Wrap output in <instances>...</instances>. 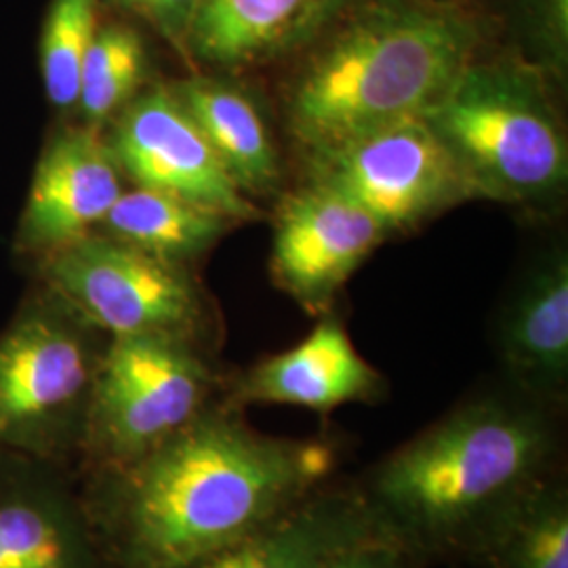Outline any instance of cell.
<instances>
[{"mask_svg":"<svg viewBox=\"0 0 568 568\" xmlns=\"http://www.w3.org/2000/svg\"><path fill=\"white\" fill-rule=\"evenodd\" d=\"M337 459L335 443L257 432L220 400L138 462L79 485L110 568H185L325 487Z\"/></svg>","mask_w":568,"mask_h":568,"instance_id":"cell-1","label":"cell"},{"mask_svg":"<svg viewBox=\"0 0 568 568\" xmlns=\"http://www.w3.org/2000/svg\"><path fill=\"white\" fill-rule=\"evenodd\" d=\"M554 408L478 394L389 450L352 485L379 539L419 562L474 560L532 488L560 471Z\"/></svg>","mask_w":568,"mask_h":568,"instance_id":"cell-2","label":"cell"},{"mask_svg":"<svg viewBox=\"0 0 568 568\" xmlns=\"http://www.w3.org/2000/svg\"><path fill=\"white\" fill-rule=\"evenodd\" d=\"M314 41L286 112L302 145L323 154L426 119L476 58L483 26L450 2L354 0Z\"/></svg>","mask_w":568,"mask_h":568,"instance_id":"cell-3","label":"cell"},{"mask_svg":"<svg viewBox=\"0 0 568 568\" xmlns=\"http://www.w3.org/2000/svg\"><path fill=\"white\" fill-rule=\"evenodd\" d=\"M426 122L478 199L544 203L565 190V126L544 70L528 61L474 58Z\"/></svg>","mask_w":568,"mask_h":568,"instance_id":"cell-4","label":"cell"},{"mask_svg":"<svg viewBox=\"0 0 568 568\" xmlns=\"http://www.w3.org/2000/svg\"><path fill=\"white\" fill-rule=\"evenodd\" d=\"M108 335L42 293L0 333V453L79 466Z\"/></svg>","mask_w":568,"mask_h":568,"instance_id":"cell-5","label":"cell"},{"mask_svg":"<svg viewBox=\"0 0 568 568\" xmlns=\"http://www.w3.org/2000/svg\"><path fill=\"white\" fill-rule=\"evenodd\" d=\"M220 389L204 345L164 335L110 337L77 474L138 462L220 403Z\"/></svg>","mask_w":568,"mask_h":568,"instance_id":"cell-6","label":"cell"},{"mask_svg":"<svg viewBox=\"0 0 568 568\" xmlns=\"http://www.w3.org/2000/svg\"><path fill=\"white\" fill-rule=\"evenodd\" d=\"M44 260V293L103 335H164L206 344L209 307L185 265L105 234H89Z\"/></svg>","mask_w":568,"mask_h":568,"instance_id":"cell-7","label":"cell"},{"mask_svg":"<svg viewBox=\"0 0 568 568\" xmlns=\"http://www.w3.org/2000/svg\"><path fill=\"white\" fill-rule=\"evenodd\" d=\"M312 182L325 183L363 206L387 232L478 199L426 119L312 154Z\"/></svg>","mask_w":568,"mask_h":568,"instance_id":"cell-8","label":"cell"},{"mask_svg":"<svg viewBox=\"0 0 568 568\" xmlns=\"http://www.w3.org/2000/svg\"><path fill=\"white\" fill-rule=\"evenodd\" d=\"M108 143L122 175L140 187L201 204L234 224L260 217L169 87H154L129 103Z\"/></svg>","mask_w":568,"mask_h":568,"instance_id":"cell-9","label":"cell"},{"mask_svg":"<svg viewBox=\"0 0 568 568\" xmlns=\"http://www.w3.org/2000/svg\"><path fill=\"white\" fill-rule=\"evenodd\" d=\"M387 234L363 206L325 183L312 182L278 209L272 276L305 312L323 316Z\"/></svg>","mask_w":568,"mask_h":568,"instance_id":"cell-10","label":"cell"},{"mask_svg":"<svg viewBox=\"0 0 568 568\" xmlns=\"http://www.w3.org/2000/svg\"><path fill=\"white\" fill-rule=\"evenodd\" d=\"M0 568H110L74 467L0 453Z\"/></svg>","mask_w":568,"mask_h":568,"instance_id":"cell-11","label":"cell"},{"mask_svg":"<svg viewBox=\"0 0 568 568\" xmlns=\"http://www.w3.org/2000/svg\"><path fill=\"white\" fill-rule=\"evenodd\" d=\"M122 192L119 161L98 129H68L47 145L28 203L18 246L49 257L102 225Z\"/></svg>","mask_w":568,"mask_h":568,"instance_id":"cell-12","label":"cell"},{"mask_svg":"<svg viewBox=\"0 0 568 568\" xmlns=\"http://www.w3.org/2000/svg\"><path fill=\"white\" fill-rule=\"evenodd\" d=\"M386 382L356 349L342 318L323 314L300 344L248 366L222 396L225 405L300 406L331 415L345 405L377 403Z\"/></svg>","mask_w":568,"mask_h":568,"instance_id":"cell-13","label":"cell"},{"mask_svg":"<svg viewBox=\"0 0 568 568\" xmlns=\"http://www.w3.org/2000/svg\"><path fill=\"white\" fill-rule=\"evenodd\" d=\"M354 0H201L187 55L239 72L305 47Z\"/></svg>","mask_w":568,"mask_h":568,"instance_id":"cell-14","label":"cell"},{"mask_svg":"<svg viewBox=\"0 0 568 568\" xmlns=\"http://www.w3.org/2000/svg\"><path fill=\"white\" fill-rule=\"evenodd\" d=\"M375 537L352 485H325L270 525L185 568H328Z\"/></svg>","mask_w":568,"mask_h":568,"instance_id":"cell-15","label":"cell"},{"mask_svg":"<svg viewBox=\"0 0 568 568\" xmlns=\"http://www.w3.org/2000/svg\"><path fill=\"white\" fill-rule=\"evenodd\" d=\"M497 344L511 386L558 408L568 386V260L551 255L509 302Z\"/></svg>","mask_w":568,"mask_h":568,"instance_id":"cell-16","label":"cell"},{"mask_svg":"<svg viewBox=\"0 0 568 568\" xmlns=\"http://www.w3.org/2000/svg\"><path fill=\"white\" fill-rule=\"evenodd\" d=\"M169 89L246 196L267 192L278 183L276 145L262 112L243 89L211 77H190Z\"/></svg>","mask_w":568,"mask_h":568,"instance_id":"cell-17","label":"cell"},{"mask_svg":"<svg viewBox=\"0 0 568 568\" xmlns=\"http://www.w3.org/2000/svg\"><path fill=\"white\" fill-rule=\"evenodd\" d=\"M102 225L105 236L183 265L217 243L234 222L201 204L138 185L122 192Z\"/></svg>","mask_w":568,"mask_h":568,"instance_id":"cell-18","label":"cell"},{"mask_svg":"<svg viewBox=\"0 0 568 568\" xmlns=\"http://www.w3.org/2000/svg\"><path fill=\"white\" fill-rule=\"evenodd\" d=\"M485 568H568V485L562 471L532 488L488 537Z\"/></svg>","mask_w":568,"mask_h":568,"instance_id":"cell-19","label":"cell"},{"mask_svg":"<svg viewBox=\"0 0 568 568\" xmlns=\"http://www.w3.org/2000/svg\"><path fill=\"white\" fill-rule=\"evenodd\" d=\"M148 74L142 34L122 21L100 23L82 61L79 103L87 126L100 129L133 102Z\"/></svg>","mask_w":568,"mask_h":568,"instance_id":"cell-20","label":"cell"},{"mask_svg":"<svg viewBox=\"0 0 568 568\" xmlns=\"http://www.w3.org/2000/svg\"><path fill=\"white\" fill-rule=\"evenodd\" d=\"M102 0H51L42 23L41 77L44 93L60 112H72L79 103L82 61L100 28Z\"/></svg>","mask_w":568,"mask_h":568,"instance_id":"cell-21","label":"cell"},{"mask_svg":"<svg viewBox=\"0 0 568 568\" xmlns=\"http://www.w3.org/2000/svg\"><path fill=\"white\" fill-rule=\"evenodd\" d=\"M527 34L546 68L565 72L568 60V0H527Z\"/></svg>","mask_w":568,"mask_h":568,"instance_id":"cell-22","label":"cell"},{"mask_svg":"<svg viewBox=\"0 0 568 568\" xmlns=\"http://www.w3.org/2000/svg\"><path fill=\"white\" fill-rule=\"evenodd\" d=\"M124 13L148 23L164 41L187 55V42L201 0H110Z\"/></svg>","mask_w":568,"mask_h":568,"instance_id":"cell-23","label":"cell"},{"mask_svg":"<svg viewBox=\"0 0 568 568\" xmlns=\"http://www.w3.org/2000/svg\"><path fill=\"white\" fill-rule=\"evenodd\" d=\"M415 556H410L386 539H368L365 544L345 551L342 558H337L328 568H424Z\"/></svg>","mask_w":568,"mask_h":568,"instance_id":"cell-24","label":"cell"},{"mask_svg":"<svg viewBox=\"0 0 568 568\" xmlns=\"http://www.w3.org/2000/svg\"><path fill=\"white\" fill-rule=\"evenodd\" d=\"M436 2H450V0H436Z\"/></svg>","mask_w":568,"mask_h":568,"instance_id":"cell-25","label":"cell"}]
</instances>
